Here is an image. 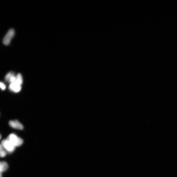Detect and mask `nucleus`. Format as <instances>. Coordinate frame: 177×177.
Listing matches in <instances>:
<instances>
[{
	"label": "nucleus",
	"mask_w": 177,
	"mask_h": 177,
	"mask_svg": "<svg viewBox=\"0 0 177 177\" xmlns=\"http://www.w3.org/2000/svg\"><path fill=\"white\" fill-rule=\"evenodd\" d=\"M16 147L20 146L23 142V140L14 133H11L7 139Z\"/></svg>",
	"instance_id": "nucleus-1"
},
{
	"label": "nucleus",
	"mask_w": 177,
	"mask_h": 177,
	"mask_svg": "<svg viewBox=\"0 0 177 177\" xmlns=\"http://www.w3.org/2000/svg\"><path fill=\"white\" fill-rule=\"evenodd\" d=\"M7 152L11 153L14 152L15 147L7 139L3 140L1 145Z\"/></svg>",
	"instance_id": "nucleus-2"
},
{
	"label": "nucleus",
	"mask_w": 177,
	"mask_h": 177,
	"mask_svg": "<svg viewBox=\"0 0 177 177\" xmlns=\"http://www.w3.org/2000/svg\"><path fill=\"white\" fill-rule=\"evenodd\" d=\"M15 34V31L13 29H10L3 39V44L5 45H9Z\"/></svg>",
	"instance_id": "nucleus-3"
},
{
	"label": "nucleus",
	"mask_w": 177,
	"mask_h": 177,
	"mask_svg": "<svg viewBox=\"0 0 177 177\" xmlns=\"http://www.w3.org/2000/svg\"><path fill=\"white\" fill-rule=\"evenodd\" d=\"M11 127L15 129L22 130L23 129V125L17 120H11L9 122Z\"/></svg>",
	"instance_id": "nucleus-4"
},
{
	"label": "nucleus",
	"mask_w": 177,
	"mask_h": 177,
	"mask_svg": "<svg viewBox=\"0 0 177 177\" xmlns=\"http://www.w3.org/2000/svg\"><path fill=\"white\" fill-rule=\"evenodd\" d=\"M9 90L15 93H18L20 91L21 87V85L16 82L10 84L9 87Z\"/></svg>",
	"instance_id": "nucleus-5"
},
{
	"label": "nucleus",
	"mask_w": 177,
	"mask_h": 177,
	"mask_svg": "<svg viewBox=\"0 0 177 177\" xmlns=\"http://www.w3.org/2000/svg\"><path fill=\"white\" fill-rule=\"evenodd\" d=\"M8 169V165L5 162L2 161L0 163V172L1 173L5 172Z\"/></svg>",
	"instance_id": "nucleus-6"
},
{
	"label": "nucleus",
	"mask_w": 177,
	"mask_h": 177,
	"mask_svg": "<svg viewBox=\"0 0 177 177\" xmlns=\"http://www.w3.org/2000/svg\"><path fill=\"white\" fill-rule=\"evenodd\" d=\"M15 82L21 85L23 82V78L21 74H18L16 76V80Z\"/></svg>",
	"instance_id": "nucleus-7"
},
{
	"label": "nucleus",
	"mask_w": 177,
	"mask_h": 177,
	"mask_svg": "<svg viewBox=\"0 0 177 177\" xmlns=\"http://www.w3.org/2000/svg\"><path fill=\"white\" fill-rule=\"evenodd\" d=\"M7 152L5 149L1 145L0 146V156L1 157H5L7 154Z\"/></svg>",
	"instance_id": "nucleus-8"
},
{
	"label": "nucleus",
	"mask_w": 177,
	"mask_h": 177,
	"mask_svg": "<svg viewBox=\"0 0 177 177\" xmlns=\"http://www.w3.org/2000/svg\"><path fill=\"white\" fill-rule=\"evenodd\" d=\"M14 73L12 72H10L8 73L5 77V80L7 82H9L12 76Z\"/></svg>",
	"instance_id": "nucleus-9"
},
{
	"label": "nucleus",
	"mask_w": 177,
	"mask_h": 177,
	"mask_svg": "<svg viewBox=\"0 0 177 177\" xmlns=\"http://www.w3.org/2000/svg\"><path fill=\"white\" fill-rule=\"evenodd\" d=\"M0 86H1V88L2 90H5L6 89V86L3 82H1V83H0Z\"/></svg>",
	"instance_id": "nucleus-10"
}]
</instances>
